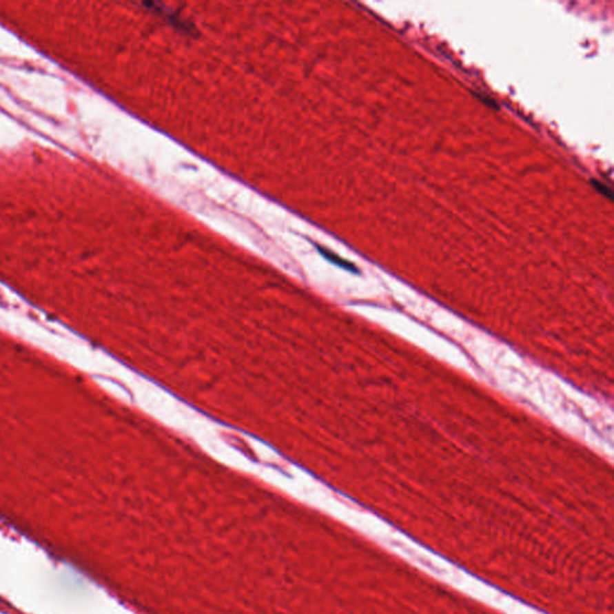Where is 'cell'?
Returning a JSON list of instances; mask_svg holds the SVG:
<instances>
[{"instance_id":"6da1fadb","label":"cell","mask_w":614,"mask_h":614,"mask_svg":"<svg viewBox=\"0 0 614 614\" xmlns=\"http://www.w3.org/2000/svg\"><path fill=\"white\" fill-rule=\"evenodd\" d=\"M591 184L593 186L595 187L597 191H600L601 194L606 196V197H608V198H613V194H612V190L607 186V185L604 184V183H601V181H591Z\"/></svg>"}]
</instances>
